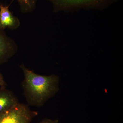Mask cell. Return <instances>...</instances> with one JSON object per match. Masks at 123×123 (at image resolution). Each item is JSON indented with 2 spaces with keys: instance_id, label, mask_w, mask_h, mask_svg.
Here are the masks:
<instances>
[{
  "instance_id": "5b68a950",
  "label": "cell",
  "mask_w": 123,
  "mask_h": 123,
  "mask_svg": "<svg viewBox=\"0 0 123 123\" xmlns=\"http://www.w3.org/2000/svg\"><path fill=\"white\" fill-rule=\"evenodd\" d=\"M20 103L17 97L6 87L0 88V114L15 107Z\"/></svg>"
},
{
  "instance_id": "9c48e42d",
  "label": "cell",
  "mask_w": 123,
  "mask_h": 123,
  "mask_svg": "<svg viewBox=\"0 0 123 123\" xmlns=\"http://www.w3.org/2000/svg\"><path fill=\"white\" fill-rule=\"evenodd\" d=\"M6 84L5 81L4 77L3 75L1 74V73L0 72V87H6Z\"/></svg>"
},
{
  "instance_id": "52a82bcc",
  "label": "cell",
  "mask_w": 123,
  "mask_h": 123,
  "mask_svg": "<svg viewBox=\"0 0 123 123\" xmlns=\"http://www.w3.org/2000/svg\"><path fill=\"white\" fill-rule=\"evenodd\" d=\"M37 0H17L20 10L24 13L32 12L36 7Z\"/></svg>"
},
{
  "instance_id": "ba28073f",
  "label": "cell",
  "mask_w": 123,
  "mask_h": 123,
  "mask_svg": "<svg viewBox=\"0 0 123 123\" xmlns=\"http://www.w3.org/2000/svg\"><path fill=\"white\" fill-rule=\"evenodd\" d=\"M59 123V120L57 119L53 120L50 119H45L38 123Z\"/></svg>"
},
{
  "instance_id": "277c9868",
  "label": "cell",
  "mask_w": 123,
  "mask_h": 123,
  "mask_svg": "<svg viewBox=\"0 0 123 123\" xmlns=\"http://www.w3.org/2000/svg\"><path fill=\"white\" fill-rule=\"evenodd\" d=\"M10 5L0 4V27L4 30L7 28L13 30L20 26V22L18 18L10 11Z\"/></svg>"
},
{
  "instance_id": "8992f818",
  "label": "cell",
  "mask_w": 123,
  "mask_h": 123,
  "mask_svg": "<svg viewBox=\"0 0 123 123\" xmlns=\"http://www.w3.org/2000/svg\"><path fill=\"white\" fill-rule=\"evenodd\" d=\"M52 2L54 8L62 10L69 7L70 5L84 4L92 3L102 0H48Z\"/></svg>"
},
{
  "instance_id": "7a4b0ae2",
  "label": "cell",
  "mask_w": 123,
  "mask_h": 123,
  "mask_svg": "<svg viewBox=\"0 0 123 123\" xmlns=\"http://www.w3.org/2000/svg\"><path fill=\"white\" fill-rule=\"evenodd\" d=\"M38 112L31 111L28 105L19 103L11 110L0 114V123H31Z\"/></svg>"
},
{
  "instance_id": "3957f363",
  "label": "cell",
  "mask_w": 123,
  "mask_h": 123,
  "mask_svg": "<svg viewBox=\"0 0 123 123\" xmlns=\"http://www.w3.org/2000/svg\"><path fill=\"white\" fill-rule=\"evenodd\" d=\"M17 50L15 41L6 35L5 30L0 27V65L7 62Z\"/></svg>"
},
{
  "instance_id": "6da1fadb",
  "label": "cell",
  "mask_w": 123,
  "mask_h": 123,
  "mask_svg": "<svg viewBox=\"0 0 123 123\" xmlns=\"http://www.w3.org/2000/svg\"><path fill=\"white\" fill-rule=\"evenodd\" d=\"M20 67L24 75L22 86L27 105L41 107L59 91V77L39 75L23 64Z\"/></svg>"
}]
</instances>
